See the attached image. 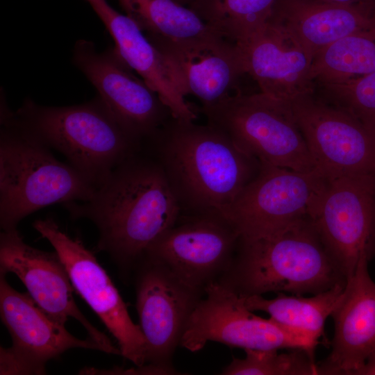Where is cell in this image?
<instances>
[{
    "label": "cell",
    "mask_w": 375,
    "mask_h": 375,
    "mask_svg": "<svg viewBox=\"0 0 375 375\" xmlns=\"http://www.w3.org/2000/svg\"><path fill=\"white\" fill-rule=\"evenodd\" d=\"M65 204L73 219L96 226L98 250L124 275L135 271L181 212L161 166L143 147L115 167L90 200Z\"/></svg>",
    "instance_id": "1"
},
{
    "label": "cell",
    "mask_w": 375,
    "mask_h": 375,
    "mask_svg": "<svg viewBox=\"0 0 375 375\" xmlns=\"http://www.w3.org/2000/svg\"><path fill=\"white\" fill-rule=\"evenodd\" d=\"M142 147L161 166L182 213H222L260 167L215 126L174 117Z\"/></svg>",
    "instance_id": "2"
},
{
    "label": "cell",
    "mask_w": 375,
    "mask_h": 375,
    "mask_svg": "<svg viewBox=\"0 0 375 375\" xmlns=\"http://www.w3.org/2000/svg\"><path fill=\"white\" fill-rule=\"evenodd\" d=\"M217 281L246 297L269 292L314 295L347 280L307 217L269 235L240 236L230 266Z\"/></svg>",
    "instance_id": "3"
},
{
    "label": "cell",
    "mask_w": 375,
    "mask_h": 375,
    "mask_svg": "<svg viewBox=\"0 0 375 375\" xmlns=\"http://www.w3.org/2000/svg\"><path fill=\"white\" fill-rule=\"evenodd\" d=\"M96 188L22 126L1 101L0 225L17 228L30 214L58 203L87 201Z\"/></svg>",
    "instance_id": "4"
},
{
    "label": "cell",
    "mask_w": 375,
    "mask_h": 375,
    "mask_svg": "<svg viewBox=\"0 0 375 375\" xmlns=\"http://www.w3.org/2000/svg\"><path fill=\"white\" fill-rule=\"evenodd\" d=\"M14 115L48 147L64 155L96 188L115 167L142 147L99 96L89 102L68 106H42L26 98Z\"/></svg>",
    "instance_id": "5"
},
{
    "label": "cell",
    "mask_w": 375,
    "mask_h": 375,
    "mask_svg": "<svg viewBox=\"0 0 375 375\" xmlns=\"http://www.w3.org/2000/svg\"><path fill=\"white\" fill-rule=\"evenodd\" d=\"M201 110L208 124L260 162L299 172L317 168L289 102L261 92L238 93Z\"/></svg>",
    "instance_id": "6"
},
{
    "label": "cell",
    "mask_w": 375,
    "mask_h": 375,
    "mask_svg": "<svg viewBox=\"0 0 375 375\" xmlns=\"http://www.w3.org/2000/svg\"><path fill=\"white\" fill-rule=\"evenodd\" d=\"M328 181L318 168L299 172L260 162L256 176L222 214L240 237L269 235L312 217Z\"/></svg>",
    "instance_id": "7"
},
{
    "label": "cell",
    "mask_w": 375,
    "mask_h": 375,
    "mask_svg": "<svg viewBox=\"0 0 375 375\" xmlns=\"http://www.w3.org/2000/svg\"><path fill=\"white\" fill-rule=\"evenodd\" d=\"M209 341L243 349H302L315 358L319 342L249 310L240 297L217 281L205 288L185 325L180 345L196 352Z\"/></svg>",
    "instance_id": "8"
},
{
    "label": "cell",
    "mask_w": 375,
    "mask_h": 375,
    "mask_svg": "<svg viewBox=\"0 0 375 375\" xmlns=\"http://www.w3.org/2000/svg\"><path fill=\"white\" fill-rule=\"evenodd\" d=\"M33 227L58 253L74 290L115 339L121 356L136 367L144 365L147 355L144 334L131 319L117 288L94 254L52 217L36 219Z\"/></svg>",
    "instance_id": "9"
},
{
    "label": "cell",
    "mask_w": 375,
    "mask_h": 375,
    "mask_svg": "<svg viewBox=\"0 0 375 375\" xmlns=\"http://www.w3.org/2000/svg\"><path fill=\"white\" fill-rule=\"evenodd\" d=\"M311 219L348 280L362 257L375 253V176H328Z\"/></svg>",
    "instance_id": "10"
},
{
    "label": "cell",
    "mask_w": 375,
    "mask_h": 375,
    "mask_svg": "<svg viewBox=\"0 0 375 375\" xmlns=\"http://www.w3.org/2000/svg\"><path fill=\"white\" fill-rule=\"evenodd\" d=\"M239 238L219 211L180 212L144 259L161 263L188 285L205 291L230 266Z\"/></svg>",
    "instance_id": "11"
},
{
    "label": "cell",
    "mask_w": 375,
    "mask_h": 375,
    "mask_svg": "<svg viewBox=\"0 0 375 375\" xmlns=\"http://www.w3.org/2000/svg\"><path fill=\"white\" fill-rule=\"evenodd\" d=\"M290 103L317 168L328 176H375V127L313 93Z\"/></svg>",
    "instance_id": "12"
},
{
    "label": "cell",
    "mask_w": 375,
    "mask_h": 375,
    "mask_svg": "<svg viewBox=\"0 0 375 375\" xmlns=\"http://www.w3.org/2000/svg\"><path fill=\"white\" fill-rule=\"evenodd\" d=\"M72 61L115 119L142 144L173 117L157 93L132 73L114 48L99 52L92 42L79 40L73 48Z\"/></svg>",
    "instance_id": "13"
},
{
    "label": "cell",
    "mask_w": 375,
    "mask_h": 375,
    "mask_svg": "<svg viewBox=\"0 0 375 375\" xmlns=\"http://www.w3.org/2000/svg\"><path fill=\"white\" fill-rule=\"evenodd\" d=\"M0 274V315L12 338L9 348L1 347L0 374H44L47 362L72 349L103 347L88 337L80 339L47 315L28 292H19Z\"/></svg>",
    "instance_id": "14"
},
{
    "label": "cell",
    "mask_w": 375,
    "mask_h": 375,
    "mask_svg": "<svg viewBox=\"0 0 375 375\" xmlns=\"http://www.w3.org/2000/svg\"><path fill=\"white\" fill-rule=\"evenodd\" d=\"M135 272V306L147 342L146 362L175 374L172 356L205 291L188 285L149 258L144 259Z\"/></svg>",
    "instance_id": "15"
},
{
    "label": "cell",
    "mask_w": 375,
    "mask_h": 375,
    "mask_svg": "<svg viewBox=\"0 0 375 375\" xmlns=\"http://www.w3.org/2000/svg\"><path fill=\"white\" fill-rule=\"evenodd\" d=\"M15 274L36 303L51 317L65 324L76 320L88 337L101 344L105 353L121 356L118 347L82 313L74 298V288L58 253L33 247L24 241L17 228L0 234V274Z\"/></svg>",
    "instance_id": "16"
},
{
    "label": "cell",
    "mask_w": 375,
    "mask_h": 375,
    "mask_svg": "<svg viewBox=\"0 0 375 375\" xmlns=\"http://www.w3.org/2000/svg\"><path fill=\"white\" fill-rule=\"evenodd\" d=\"M150 42L162 56L181 93L197 97L202 108L232 95L238 79L246 74L238 45L218 34Z\"/></svg>",
    "instance_id": "17"
},
{
    "label": "cell",
    "mask_w": 375,
    "mask_h": 375,
    "mask_svg": "<svg viewBox=\"0 0 375 375\" xmlns=\"http://www.w3.org/2000/svg\"><path fill=\"white\" fill-rule=\"evenodd\" d=\"M236 44L246 74L256 81L261 92L289 103L314 92L310 78L313 55L284 27L267 22Z\"/></svg>",
    "instance_id": "18"
},
{
    "label": "cell",
    "mask_w": 375,
    "mask_h": 375,
    "mask_svg": "<svg viewBox=\"0 0 375 375\" xmlns=\"http://www.w3.org/2000/svg\"><path fill=\"white\" fill-rule=\"evenodd\" d=\"M362 257L331 316L334 321L331 351L317 363L319 374L357 375L375 353V282Z\"/></svg>",
    "instance_id": "19"
},
{
    "label": "cell",
    "mask_w": 375,
    "mask_h": 375,
    "mask_svg": "<svg viewBox=\"0 0 375 375\" xmlns=\"http://www.w3.org/2000/svg\"><path fill=\"white\" fill-rule=\"evenodd\" d=\"M115 42L114 49L159 96L175 118L195 121L197 115L174 83L159 51L136 23L112 8L107 0H85Z\"/></svg>",
    "instance_id": "20"
},
{
    "label": "cell",
    "mask_w": 375,
    "mask_h": 375,
    "mask_svg": "<svg viewBox=\"0 0 375 375\" xmlns=\"http://www.w3.org/2000/svg\"><path fill=\"white\" fill-rule=\"evenodd\" d=\"M267 22L284 27L313 55L347 35L375 30V6L276 0Z\"/></svg>",
    "instance_id": "21"
},
{
    "label": "cell",
    "mask_w": 375,
    "mask_h": 375,
    "mask_svg": "<svg viewBox=\"0 0 375 375\" xmlns=\"http://www.w3.org/2000/svg\"><path fill=\"white\" fill-rule=\"evenodd\" d=\"M346 284H338L310 297L288 296L278 292L276 297L267 299L262 295L240 297L251 311H262L278 324L319 342L324 334V324L340 299Z\"/></svg>",
    "instance_id": "22"
},
{
    "label": "cell",
    "mask_w": 375,
    "mask_h": 375,
    "mask_svg": "<svg viewBox=\"0 0 375 375\" xmlns=\"http://www.w3.org/2000/svg\"><path fill=\"white\" fill-rule=\"evenodd\" d=\"M117 1L150 41H180L217 34L193 10L175 0Z\"/></svg>",
    "instance_id": "23"
},
{
    "label": "cell",
    "mask_w": 375,
    "mask_h": 375,
    "mask_svg": "<svg viewBox=\"0 0 375 375\" xmlns=\"http://www.w3.org/2000/svg\"><path fill=\"white\" fill-rule=\"evenodd\" d=\"M374 71L375 30H372L340 38L316 53L310 78L319 85L340 83Z\"/></svg>",
    "instance_id": "24"
},
{
    "label": "cell",
    "mask_w": 375,
    "mask_h": 375,
    "mask_svg": "<svg viewBox=\"0 0 375 375\" xmlns=\"http://www.w3.org/2000/svg\"><path fill=\"white\" fill-rule=\"evenodd\" d=\"M276 0H194L188 7L214 32L241 43L267 23Z\"/></svg>",
    "instance_id": "25"
},
{
    "label": "cell",
    "mask_w": 375,
    "mask_h": 375,
    "mask_svg": "<svg viewBox=\"0 0 375 375\" xmlns=\"http://www.w3.org/2000/svg\"><path fill=\"white\" fill-rule=\"evenodd\" d=\"M245 357L233 358L224 375H317L315 358L302 349L279 353L277 349H244Z\"/></svg>",
    "instance_id": "26"
},
{
    "label": "cell",
    "mask_w": 375,
    "mask_h": 375,
    "mask_svg": "<svg viewBox=\"0 0 375 375\" xmlns=\"http://www.w3.org/2000/svg\"><path fill=\"white\" fill-rule=\"evenodd\" d=\"M319 85L331 103L375 127V71L347 82Z\"/></svg>",
    "instance_id": "27"
},
{
    "label": "cell",
    "mask_w": 375,
    "mask_h": 375,
    "mask_svg": "<svg viewBox=\"0 0 375 375\" xmlns=\"http://www.w3.org/2000/svg\"><path fill=\"white\" fill-rule=\"evenodd\" d=\"M326 3L347 6H375V0H316Z\"/></svg>",
    "instance_id": "28"
},
{
    "label": "cell",
    "mask_w": 375,
    "mask_h": 375,
    "mask_svg": "<svg viewBox=\"0 0 375 375\" xmlns=\"http://www.w3.org/2000/svg\"><path fill=\"white\" fill-rule=\"evenodd\" d=\"M359 375H375V353L367 360L363 367L358 372Z\"/></svg>",
    "instance_id": "29"
},
{
    "label": "cell",
    "mask_w": 375,
    "mask_h": 375,
    "mask_svg": "<svg viewBox=\"0 0 375 375\" xmlns=\"http://www.w3.org/2000/svg\"><path fill=\"white\" fill-rule=\"evenodd\" d=\"M175 1H177L178 3H181L183 6H185L186 5H188V6L194 0H175Z\"/></svg>",
    "instance_id": "30"
}]
</instances>
